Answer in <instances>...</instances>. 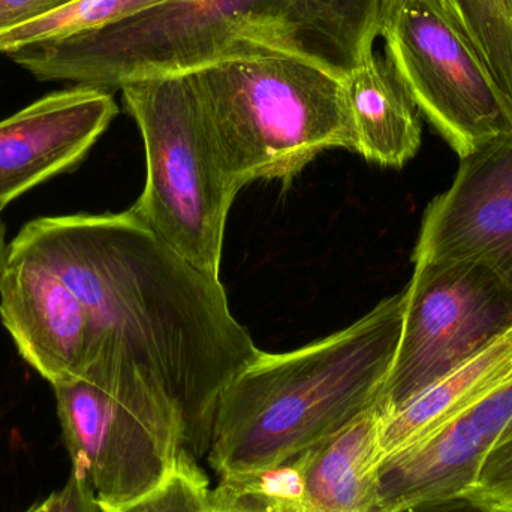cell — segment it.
<instances>
[{
  "label": "cell",
  "mask_w": 512,
  "mask_h": 512,
  "mask_svg": "<svg viewBox=\"0 0 512 512\" xmlns=\"http://www.w3.org/2000/svg\"><path fill=\"white\" fill-rule=\"evenodd\" d=\"M9 254L41 262L72 289L89 315L92 358L105 352L134 366L179 412L185 450L207 454L219 397L261 354L221 279L177 255L131 210L35 219Z\"/></svg>",
  "instance_id": "obj_1"
},
{
  "label": "cell",
  "mask_w": 512,
  "mask_h": 512,
  "mask_svg": "<svg viewBox=\"0 0 512 512\" xmlns=\"http://www.w3.org/2000/svg\"><path fill=\"white\" fill-rule=\"evenodd\" d=\"M384 5L385 0H168L8 56L38 80L102 90L258 57L306 60L345 80L375 51Z\"/></svg>",
  "instance_id": "obj_2"
},
{
  "label": "cell",
  "mask_w": 512,
  "mask_h": 512,
  "mask_svg": "<svg viewBox=\"0 0 512 512\" xmlns=\"http://www.w3.org/2000/svg\"><path fill=\"white\" fill-rule=\"evenodd\" d=\"M405 291L345 330L283 354H261L219 397L207 460L219 478L270 468L375 408L393 366Z\"/></svg>",
  "instance_id": "obj_3"
},
{
  "label": "cell",
  "mask_w": 512,
  "mask_h": 512,
  "mask_svg": "<svg viewBox=\"0 0 512 512\" xmlns=\"http://www.w3.org/2000/svg\"><path fill=\"white\" fill-rule=\"evenodd\" d=\"M189 75L239 189L289 182L324 150H357L342 78L313 63L258 57Z\"/></svg>",
  "instance_id": "obj_4"
},
{
  "label": "cell",
  "mask_w": 512,
  "mask_h": 512,
  "mask_svg": "<svg viewBox=\"0 0 512 512\" xmlns=\"http://www.w3.org/2000/svg\"><path fill=\"white\" fill-rule=\"evenodd\" d=\"M120 90L146 152V185L129 210L177 255L221 279L225 227L240 189L191 75L143 78Z\"/></svg>",
  "instance_id": "obj_5"
},
{
  "label": "cell",
  "mask_w": 512,
  "mask_h": 512,
  "mask_svg": "<svg viewBox=\"0 0 512 512\" xmlns=\"http://www.w3.org/2000/svg\"><path fill=\"white\" fill-rule=\"evenodd\" d=\"M53 390L72 472L104 510L155 489L185 448L173 403L122 358L95 355L80 376Z\"/></svg>",
  "instance_id": "obj_6"
},
{
  "label": "cell",
  "mask_w": 512,
  "mask_h": 512,
  "mask_svg": "<svg viewBox=\"0 0 512 512\" xmlns=\"http://www.w3.org/2000/svg\"><path fill=\"white\" fill-rule=\"evenodd\" d=\"M399 348L376 409L390 417L512 328V288L469 259L414 261Z\"/></svg>",
  "instance_id": "obj_7"
},
{
  "label": "cell",
  "mask_w": 512,
  "mask_h": 512,
  "mask_svg": "<svg viewBox=\"0 0 512 512\" xmlns=\"http://www.w3.org/2000/svg\"><path fill=\"white\" fill-rule=\"evenodd\" d=\"M384 56L421 116L460 159L512 132V102L465 39L426 0H385Z\"/></svg>",
  "instance_id": "obj_8"
},
{
  "label": "cell",
  "mask_w": 512,
  "mask_h": 512,
  "mask_svg": "<svg viewBox=\"0 0 512 512\" xmlns=\"http://www.w3.org/2000/svg\"><path fill=\"white\" fill-rule=\"evenodd\" d=\"M378 409L301 453L248 474L221 478L212 492L219 512H387L376 469Z\"/></svg>",
  "instance_id": "obj_9"
},
{
  "label": "cell",
  "mask_w": 512,
  "mask_h": 512,
  "mask_svg": "<svg viewBox=\"0 0 512 512\" xmlns=\"http://www.w3.org/2000/svg\"><path fill=\"white\" fill-rule=\"evenodd\" d=\"M438 259L481 262L512 288V132L460 159L427 207L412 261Z\"/></svg>",
  "instance_id": "obj_10"
},
{
  "label": "cell",
  "mask_w": 512,
  "mask_h": 512,
  "mask_svg": "<svg viewBox=\"0 0 512 512\" xmlns=\"http://www.w3.org/2000/svg\"><path fill=\"white\" fill-rule=\"evenodd\" d=\"M512 418V372L487 396L426 438L382 457L379 501L397 512L436 499L466 495Z\"/></svg>",
  "instance_id": "obj_11"
},
{
  "label": "cell",
  "mask_w": 512,
  "mask_h": 512,
  "mask_svg": "<svg viewBox=\"0 0 512 512\" xmlns=\"http://www.w3.org/2000/svg\"><path fill=\"white\" fill-rule=\"evenodd\" d=\"M119 113L95 87L50 93L0 122V213L53 177L77 168Z\"/></svg>",
  "instance_id": "obj_12"
},
{
  "label": "cell",
  "mask_w": 512,
  "mask_h": 512,
  "mask_svg": "<svg viewBox=\"0 0 512 512\" xmlns=\"http://www.w3.org/2000/svg\"><path fill=\"white\" fill-rule=\"evenodd\" d=\"M0 319L18 354L51 387L77 378L92 360L86 307L53 270L35 259L8 255L0 279Z\"/></svg>",
  "instance_id": "obj_13"
},
{
  "label": "cell",
  "mask_w": 512,
  "mask_h": 512,
  "mask_svg": "<svg viewBox=\"0 0 512 512\" xmlns=\"http://www.w3.org/2000/svg\"><path fill=\"white\" fill-rule=\"evenodd\" d=\"M357 150L382 167L402 168L421 147V113L385 56L372 51L343 80Z\"/></svg>",
  "instance_id": "obj_14"
},
{
  "label": "cell",
  "mask_w": 512,
  "mask_h": 512,
  "mask_svg": "<svg viewBox=\"0 0 512 512\" xmlns=\"http://www.w3.org/2000/svg\"><path fill=\"white\" fill-rule=\"evenodd\" d=\"M512 372V328L466 361L459 369L430 385L390 417L381 418V459L429 436L471 408Z\"/></svg>",
  "instance_id": "obj_15"
},
{
  "label": "cell",
  "mask_w": 512,
  "mask_h": 512,
  "mask_svg": "<svg viewBox=\"0 0 512 512\" xmlns=\"http://www.w3.org/2000/svg\"><path fill=\"white\" fill-rule=\"evenodd\" d=\"M487 66L512 102V0H426Z\"/></svg>",
  "instance_id": "obj_16"
},
{
  "label": "cell",
  "mask_w": 512,
  "mask_h": 512,
  "mask_svg": "<svg viewBox=\"0 0 512 512\" xmlns=\"http://www.w3.org/2000/svg\"><path fill=\"white\" fill-rule=\"evenodd\" d=\"M165 2L168 0H77L53 14L0 33V53L99 29Z\"/></svg>",
  "instance_id": "obj_17"
},
{
  "label": "cell",
  "mask_w": 512,
  "mask_h": 512,
  "mask_svg": "<svg viewBox=\"0 0 512 512\" xmlns=\"http://www.w3.org/2000/svg\"><path fill=\"white\" fill-rule=\"evenodd\" d=\"M104 512H215V507L206 474L183 448L170 474L155 489L117 510Z\"/></svg>",
  "instance_id": "obj_18"
},
{
  "label": "cell",
  "mask_w": 512,
  "mask_h": 512,
  "mask_svg": "<svg viewBox=\"0 0 512 512\" xmlns=\"http://www.w3.org/2000/svg\"><path fill=\"white\" fill-rule=\"evenodd\" d=\"M466 495L492 507L512 511V418L487 456L477 483Z\"/></svg>",
  "instance_id": "obj_19"
},
{
  "label": "cell",
  "mask_w": 512,
  "mask_h": 512,
  "mask_svg": "<svg viewBox=\"0 0 512 512\" xmlns=\"http://www.w3.org/2000/svg\"><path fill=\"white\" fill-rule=\"evenodd\" d=\"M77 0H0V33L53 14Z\"/></svg>",
  "instance_id": "obj_20"
},
{
  "label": "cell",
  "mask_w": 512,
  "mask_h": 512,
  "mask_svg": "<svg viewBox=\"0 0 512 512\" xmlns=\"http://www.w3.org/2000/svg\"><path fill=\"white\" fill-rule=\"evenodd\" d=\"M59 512H104L89 487L72 472L68 483L59 492Z\"/></svg>",
  "instance_id": "obj_21"
},
{
  "label": "cell",
  "mask_w": 512,
  "mask_h": 512,
  "mask_svg": "<svg viewBox=\"0 0 512 512\" xmlns=\"http://www.w3.org/2000/svg\"><path fill=\"white\" fill-rule=\"evenodd\" d=\"M397 512H512L502 508L484 504L468 495L453 496V498L436 499V501L421 502Z\"/></svg>",
  "instance_id": "obj_22"
},
{
  "label": "cell",
  "mask_w": 512,
  "mask_h": 512,
  "mask_svg": "<svg viewBox=\"0 0 512 512\" xmlns=\"http://www.w3.org/2000/svg\"><path fill=\"white\" fill-rule=\"evenodd\" d=\"M60 510V496L59 492L53 493V495L48 496L45 501H42L41 504L33 505L30 510L26 512H59Z\"/></svg>",
  "instance_id": "obj_23"
},
{
  "label": "cell",
  "mask_w": 512,
  "mask_h": 512,
  "mask_svg": "<svg viewBox=\"0 0 512 512\" xmlns=\"http://www.w3.org/2000/svg\"><path fill=\"white\" fill-rule=\"evenodd\" d=\"M9 245L6 243V227L0 219V279L5 271L6 262H8Z\"/></svg>",
  "instance_id": "obj_24"
},
{
  "label": "cell",
  "mask_w": 512,
  "mask_h": 512,
  "mask_svg": "<svg viewBox=\"0 0 512 512\" xmlns=\"http://www.w3.org/2000/svg\"><path fill=\"white\" fill-rule=\"evenodd\" d=\"M215 512H219V511H216V510H215Z\"/></svg>",
  "instance_id": "obj_25"
}]
</instances>
